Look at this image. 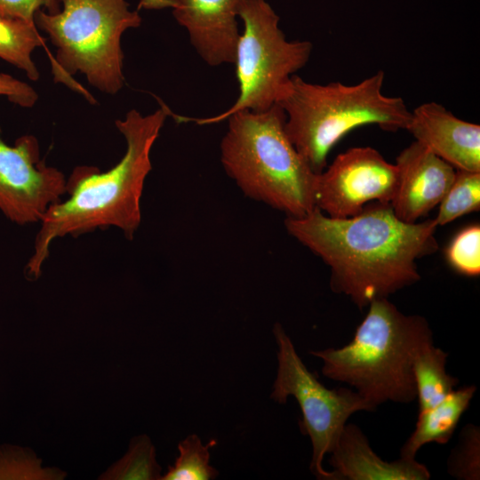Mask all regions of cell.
Returning <instances> with one entry per match:
<instances>
[{"label": "cell", "instance_id": "obj_1", "mask_svg": "<svg viewBox=\"0 0 480 480\" xmlns=\"http://www.w3.org/2000/svg\"><path fill=\"white\" fill-rule=\"evenodd\" d=\"M284 226L330 268L332 290L361 309L418 282L417 260L438 248L434 220L404 222L388 203H371L348 218L316 207L303 217H287Z\"/></svg>", "mask_w": 480, "mask_h": 480}, {"label": "cell", "instance_id": "obj_2", "mask_svg": "<svg viewBox=\"0 0 480 480\" xmlns=\"http://www.w3.org/2000/svg\"><path fill=\"white\" fill-rule=\"evenodd\" d=\"M172 115L170 108L161 103L149 115L131 109L124 119L116 121L126 141L124 156L102 173L93 166L73 170L67 180L69 197L52 205L40 221L34 252L26 266L28 276H40L50 244L58 237L76 236L113 226L132 239L141 221L140 199L145 180L152 169L151 148Z\"/></svg>", "mask_w": 480, "mask_h": 480}, {"label": "cell", "instance_id": "obj_3", "mask_svg": "<svg viewBox=\"0 0 480 480\" xmlns=\"http://www.w3.org/2000/svg\"><path fill=\"white\" fill-rule=\"evenodd\" d=\"M352 340L309 353L323 361L326 378L352 387L373 407L416 399L412 370L419 349L434 342L427 319L404 315L388 298L372 300Z\"/></svg>", "mask_w": 480, "mask_h": 480}, {"label": "cell", "instance_id": "obj_4", "mask_svg": "<svg viewBox=\"0 0 480 480\" xmlns=\"http://www.w3.org/2000/svg\"><path fill=\"white\" fill-rule=\"evenodd\" d=\"M227 119L220 161L244 196L287 217L310 213L317 173L287 136L282 108L276 103L261 112L241 110Z\"/></svg>", "mask_w": 480, "mask_h": 480}, {"label": "cell", "instance_id": "obj_5", "mask_svg": "<svg viewBox=\"0 0 480 480\" xmlns=\"http://www.w3.org/2000/svg\"><path fill=\"white\" fill-rule=\"evenodd\" d=\"M384 78L381 70L353 85L292 76L277 104L285 114L287 136L314 172L325 169L332 148L357 127L406 130L411 110L401 97L382 92Z\"/></svg>", "mask_w": 480, "mask_h": 480}, {"label": "cell", "instance_id": "obj_6", "mask_svg": "<svg viewBox=\"0 0 480 480\" xmlns=\"http://www.w3.org/2000/svg\"><path fill=\"white\" fill-rule=\"evenodd\" d=\"M56 13L39 10L35 23L56 48L52 68L62 76L82 73L107 94L124 86L122 35L138 28L141 17L125 0H60Z\"/></svg>", "mask_w": 480, "mask_h": 480}, {"label": "cell", "instance_id": "obj_7", "mask_svg": "<svg viewBox=\"0 0 480 480\" xmlns=\"http://www.w3.org/2000/svg\"><path fill=\"white\" fill-rule=\"evenodd\" d=\"M238 17L244 23L236 48L239 94L222 113L205 118L177 117L181 122L213 124L241 110L261 112L277 103L292 76L308 61L312 44L290 41L279 28L280 18L266 0H240Z\"/></svg>", "mask_w": 480, "mask_h": 480}, {"label": "cell", "instance_id": "obj_8", "mask_svg": "<svg viewBox=\"0 0 480 480\" xmlns=\"http://www.w3.org/2000/svg\"><path fill=\"white\" fill-rule=\"evenodd\" d=\"M273 334L278 347V367L270 398L278 404H285L290 396L297 400L302 413L300 430L312 444L310 471L320 480H340L335 471L323 468L324 455L332 452L352 414L376 408L355 389L325 388L308 370L279 323L274 325Z\"/></svg>", "mask_w": 480, "mask_h": 480}, {"label": "cell", "instance_id": "obj_9", "mask_svg": "<svg viewBox=\"0 0 480 480\" xmlns=\"http://www.w3.org/2000/svg\"><path fill=\"white\" fill-rule=\"evenodd\" d=\"M397 183L396 164L373 148H351L317 174L316 207L332 218L351 217L371 203L391 204Z\"/></svg>", "mask_w": 480, "mask_h": 480}, {"label": "cell", "instance_id": "obj_10", "mask_svg": "<svg viewBox=\"0 0 480 480\" xmlns=\"http://www.w3.org/2000/svg\"><path fill=\"white\" fill-rule=\"evenodd\" d=\"M65 193L64 174L40 159L37 139L23 135L10 146L0 128V212L19 225L41 221Z\"/></svg>", "mask_w": 480, "mask_h": 480}, {"label": "cell", "instance_id": "obj_11", "mask_svg": "<svg viewBox=\"0 0 480 480\" xmlns=\"http://www.w3.org/2000/svg\"><path fill=\"white\" fill-rule=\"evenodd\" d=\"M240 0H140L139 8H172L196 52L209 66L235 62Z\"/></svg>", "mask_w": 480, "mask_h": 480}, {"label": "cell", "instance_id": "obj_12", "mask_svg": "<svg viewBox=\"0 0 480 480\" xmlns=\"http://www.w3.org/2000/svg\"><path fill=\"white\" fill-rule=\"evenodd\" d=\"M398 183L391 206L396 216L417 222L440 204L456 169L425 146L413 141L396 157Z\"/></svg>", "mask_w": 480, "mask_h": 480}, {"label": "cell", "instance_id": "obj_13", "mask_svg": "<svg viewBox=\"0 0 480 480\" xmlns=\"http://www.w3.org/2000/svg\"><path fill=\"white\" fill-rule=\"evenodd\" d=\"M406 130L456 170L480 172V125L464 121L436 102L411 111Z\"/></svg>", "mask_w": 480, "mask_h": 480}, {"label": "cell", "instance_id": "obj_14", "mask_svg": "<svg viewBox=\"0 0 480 480\" xmlns=\"http://www.w3.org/2000/svg\"><path fill=\"white\" fill-rule=\"evenodd\" d=\"M329 464L340 480H428L430 473L415 459L383 460L361 428L346 424L331 452Z\"/></svg>", "mask_w": 480, "mask_h": 480}, {"label": "cell", "instance_id": "obj_15", "mask_svg": "<svg viewBox=\"0 0 480 480\" xmlns=\"http://www.w3.org/2000/svg\"><path fill=\"white\" fill-rule=\"evenodd\" d=\"M476 391L474 385L455 388L435 406L419 412L415 428L402 446L400 457L415 459L417 452L426 444H447Z\"/></svg>", "mask_w": 480, "mask_h": 480}, {"label": "cell", "instance_id": "obj_16", "mask_svg": "<svg viewBox=\"0 0 480 480\" xmlns=\"http://www.w3.org/2000/svg\"><path fill=\"white\" fill-rule=\"evenodd\" d=\"M448 354L434 346H422L416 353L412 370L416 386L419 412L428 410L452 392L459 380L446 372Z\"/></svg>", "mask_w": 480, "mask_h": 480}, {"label": "cell", "instance_id": "obj_17", "mask_svg": "<svg viewBox=\"0 0 480 480\" xmlns=\"http://www.w3.org/2000/svg\"><path fill=\"white\" fill-rule=\"evenodd\" d=\"M44 44L35 23L0 15V59L36 81L40 75L32 59L33 52Z\"/></svg>", "mask_w": 480, "mask_h": 480}, {"label": "cell", "instance_id": "obj_18", "mask_svg": "<svg viewBox=\"0 0 480 480\" xmlns=\"http://www.w3.org/2000/svg\"><path fill=\"white\" fill-rule=\"evenodd\" d=\"M161 467L156 459V449L150 438L143 434L131 440L128 452L99 479L161 480Z\"/></svg>", "mask_w": 480, "mask_h": 480}, {"label": "cell", "instance_id": "obj_19", "mask_svg": "<svg viewBox=\"0 0 480 480\" xmlns=\"http://www.w3.org/2000/svg\"><path fill=\"white\" fill-rule=\"evenodd\" d=\"M216 444L211 440L203 444L200 437L188 435L178 444L179 456L173 465L168 467L161 480H211L219 476V471L210 465V448Z\"/></svg>", "mask_w": 480, "mask_h": 480}, {"label": "cell", "instance_id": "obj_20", "mask_svg": "<svg viewBox=\"0 0 480 480\" xmlns=\"http://www.w3.org/2000/svg\"><path fill=\"white\" fill-rule=\"evenodd\" d=\"M480 209V172L456 170L448 191L434 219L437 227Z\"/></svg>", "mask_w": 480, "mask_h": 480}, {"label": "cell", "instance_id": "obj_21", "mask_svg": "<svg viewBox=\"0 0 480 480\" xmlns=\"http://www.w3.org/2000/svg\"><path fill=\"white\" fill-rule=\"evenodd\" d=\"M65 476L58 468H43L41 460L30 449L0 446V480H60Z\"/></svg>", "mask_w": 480, "mask_h": 480}, {"label": "cell", "instance_id": "obj_22", "mask_svg": "<svg viewBox=\"0 0 480 480\" xmlns=\"http://www.w3.org/2000/svg\"><path fill=\"white\" fill-rule=\"evenodd\" d=\"M447 472L459 480L480 479V428L467 424L447 460Z\"/></svg>", "mask_w": 480, "mask_h": 480}, {"label": "cell", "instance_id": "obj_23", "mask_svg": "<svg viewBox=\"0 0 480 480\" xmlns=\"http://www.w3.org/2000/svg\"><path fill=\"white\" fill-rule=\"evenodd\" d=\"M449 264L467 276L480 274V227L472 225L460 231L446 249Z\"/></svg>", "mask_w": 480, "mask_h": 480}, {"label": "cell", "instance_id": "obj_24", "mask_svg": "<svg viewBox=\"0 0 480 480\" xmlns=\"http://www.w3.org/2000/svg\"><path fill=\"white\" fill-rule=\"evenodd\" d=\"M39 10L56 13L60 11V0H0L3 17L35 23V14Z\"/></svg>", "mask_w": 480, "mask_h": 480}, {"label": "cell", "instance_id": "obj_25", "mask_svg": "<svg viewBox=\"0 0 480 480\" xmlns=\"http://www.w3.org/2000/svg\"><path fill=\"white\" fill-rule=\"evenodd\" d=\"M0 96L21 108H31L38 100V94L28 84L9 74L0 73Z\"/></svg>", "mask_w": 480, "mask_h": 480}]
</instances>
